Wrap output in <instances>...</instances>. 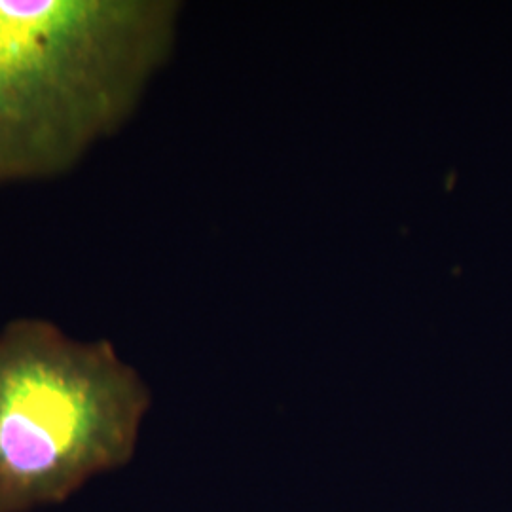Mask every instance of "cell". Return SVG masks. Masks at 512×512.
<instances>
[{"label": "cell", "mask_w": 512, "mask_h": 512, "mask_svg": "<svg viewBox=\"0 0 512 512\" xmlns=\"http://www.w3.org/2000/svg\"><path fill=\"white\" fill-rule=\"evenodd\" d=\"M175 14L154 0H0V186L61 177L122 128Z\"/></svg>", "instance_id": "6da1fadb"}, {"label": "cell", "mask_w": 512, "mask_h": 512, "mask_svg": "<svg viewBox=\"0 0 512 512\" xmlns=\"http://www.w3.org/2000/svg\"><path fill=\"white\" fill-rule=\"evenodd\" d=\"M150 393L109 340L40 317L0 329V512L57 505L133 458Z\"/></svg>", "instance_id": "7a4b0ae2"}]
</instances>
